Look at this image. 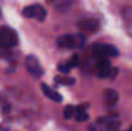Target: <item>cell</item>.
Segmentation results:
<instances>
[{"label": "cell", "instance_id": "9c48e42d", "mask_svg": "<svg viewBox=\"0 0 132 131\" xmlns=\"http://www.w3.org/2000/svg\"><path fill=\"white\" fill-rule=\"evenodd\" d=\"M41 90H43L45 96H47L49 99H51V100H54V102H56V103L62 102V99H63L62 95H60L58 91L53 90L51 87L49 86V85H46V84H41Z\"/></svg>", "mask_w": 132, "mask_h": 131}, {"label": "cell", "instance_id": "4fadbf2b", "mask_svg": "<svg viewBox=\"0 0 132 131\" xmlns=\"http://www.w3.org/2000/svg\"><path fill=\"white\" fill-rule=\"evenodd\" d=\"M71 66H69V63H60V64H58V70L62 72V73H68V72H71Z\"/></svg>", "mask_w": 132, "mask_h": 131}, {"label": "cell", "instance_id": "ba28073f", "mask_svg": "<svg viewBox=\"0 0 132 131\" xmlns=\"http://www.w3.org/2000/svg\"><path fill=\"white\" fill-rule=\"evenodd\" d=\"M118 103V93L114 89H105L104 90V104L108 108L116 107Z\"/></svg>", "mask_w": 132, "mask_h": 131}, {"label": "cell", "instance_id": "2e32d148", "mask_svg": "<svg viewBox=\"0 0 132 131\" xmlns=\"http://www.w3.org/2000/svg\"><path fill=\"white\" fill-rule=\"evenodd\" d=\"M128 131H132V127H131V129H130V130H128Z\"/></svg>", "mask_w": 132, "mask_h": 131}, {"label": "cell", "instance_id": "277c9868", "mask_svg": "<svg viewBox=\"0 0 132 131\" xmlns=\"http://www.w3.org/2000/svg\"><path fill=\"white\" fill-rule=\"evenodd\" d=\"M96 71H97V76L100 79H105V77H112L113 79L118 72L117 68H112V64L108 60V58H101V59L97 60Z\"/></svg>", "mask_w": 132, "mask_h": 131}, {"label": "cell", "instance_id": "52a82bcc", "mask_svg": "<svg viewBox=\"0 0 132 131\" xmlns=\"http://www.w3.org/2000/svg\"><path fill=\"white\" fill-rule=\"evenodd\" d=\"M78 28L84 32H96L100 28V22L97 19H92V18H87V19H81L78 22Z\"/></svg>", "mask_w": 132, "mask_h": 131}, {"label": "cell", "instance_id": "3957f363", "mask_svg": "<svg viewBox=\"0 0 132 131\" xmlns=\"http://www.w3.org/2000/svg\"><path fill=\"white\" fill-rule=\"evenodd\" d=\"M92 53L97 59L118 57V54H119L118 49L113 45H109V44H95L92 48Z\"/></svg>", "mask_w": 132, "mask_h": 131}, {"label": "cell", "instance_id": "7c38bea8", "mask_svg": "<svg viewBox=\"0 0 132 131\" xmlns=\"http://www.w3.org/2000/svg\"><path fill=\"white\" fill-rule=\"evenodd\" d=\"M75 113H76V108H75L73 105H67V107L64 108L63 116H64L65 120H69V118H72V117L75 116Z\"/></svg>", "mask_w": 132, "mask_h": 131}, {"label": "cell", "instance_id": "6da1fadb", "mask_svg": "<svg viewBox=\"0 0 132 131\" xmlns=\"http://www.w3.org/2000/svg\"><path fill=\"white\" fill-rule=\"evenodd\" d=\"M86 43V39L82 34L64 35L58 39V45L64 49H81Z\"/></svg>", "mask_w": 132, "mask_h": 131}, {"label": "cell", "instance_id": "8992f818", "mask_svg": "<svg viewBox=\"0 0 132 131\" xmlns=\"http://www.w3.org/2000/svg\"><path fill=\"white\" fill-rule=\"evenodd\" d=\"M24 64H26L27 71H28L34 77H37V79H39V77H41V76L44 75V70H43V67H41V64H40V62L37 60L36 57L28 55V57L26 58Z\"/></svg>", "mask_w": 132, "mask_h": 131}, {"label": "cell", "instance_id": "7a4b0ae2", "mask_svg": "<svg viewBox=\"0 0 132 131\" xmlns=\"http://www.w3.org/2000/svg\"><path fill=\"white\" fill-rule=\"evenodd\" d=\"M18 44L17 32L6 26L0 27V48H13Z\"/></svg>", "mask_w": 132, "mask_h": 131}, {"label": "cell", "instance_id": "8fae6325", "mask_svg": "<svg viewBox=\"0 0 132 131\" xmlns=\"http://www.w3.org/2000/svg\"><path fill=\"white\" fill-rule=\"evenodd\" d=\"M54 80H55V82H56L58 85H65V86L73 85L75 81H76L73 77H65V76H56Z\"/></svg>", "mask_w": 132, "mask_h": 131}, {"label": "cell", "instance_id": "5bb4252c", "mask_svg": "<svg viewBox=\"0 0 132 131\" xmlns=\"http://www.w3.org/2000/svg\"><path fill=\"white\" fill-rule=\"evenodd\" d=\"M68 63H69V66H71L72 68H73V67H77V66L80 64V58H78V55H77V54L72 55Z\"/></svg>", "mask_w": 132, "mask_h": 131}, {"label": "cell", "instance_id": "9a60e30c", "mask_svg": "<svg viewBox=\"0 0 132 131\" xmlns=\"http://www.w3.org/2000/svg\"><path fill=\"white\" fill-rule=\"evenodd\" d=\"M46 1H47V3H53L54 0H46Z\"/></svg>", "mask_w": 132, "mask_h": 131}, {"label": "cell", "instance_id": "5b68a950", "mask_svg": "<svg viewBox=\"0 0 132 131\" xmlns=\"http://www.w3.org/2000/svg\"><path fill=\"white\" fill-rule=\"evenodd\" d=\"M22 14L26 18H36L37 21H44L46 18V9H44V6L35 4V5H30L26 6L22 12Z\"/></svg>", "mask_w": 132, "mask_h": 131}, {"label": "cell", "instance_id": "30bf717a", "mask_svg": "<svg viewBox=\"0 0 132 131\" xmlns=\"http://www.w3.org/2000/svg\"><path fill=\"white\" fill-rule=\"evenodd\" d=\"M75 118H76L78 122H84V121L88 120V114H87V112L85 111V105H81V107L76 108Z\"/></svg>", "mask_w": 132, "mask_h": 131}]
</instances>
